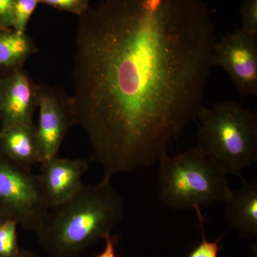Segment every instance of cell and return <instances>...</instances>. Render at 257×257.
I'll return each mask as SVG.
<instances>
[{
  "instance_id": "1",
  "label": "cell",
  "mask_w": 257,
  "mask_h": 257,
  "mask_svg": "<svg viewBox=\"0 0 257 257\" xmlns=\"http://www.w3.org/2000/svg\"><path fill=\"white\" fill-rule=\"evenodd\" d=\"M216 41L203 0H101L79 17L71 100L102 180L151 167L197 119Z\"/></svg>"
},
{
  "instance_id": "2",
  "label": "cell",
  "mask_w": 257,
  "mask_h": 257,
  "mask_svg": "<svg viewBox=\"0 0 257 257\" xmlns=\"http://www.w3.org/2000/svg\"><path fill=\"white\" fill-rule=\"evenodd\" d=\"M124 201L103 181L85 185L67 202L50 208L35 234L48 257H79L122 221Z\"/></svg>"
},
{
  "instance_id": "3",
  "label": "cell",
  "mask_w": 257,
  "mask_h": 257,
  "mask_svg": "<svg viewBox=\"0 0 257 257\" xmlns=\"http://www.w3.org/2000/svg\"><path fill=\"white\" fill-rule=\"evenodd\" d=\"M197 147L226 175H241L257 162V115L237 101L203 106Z\"/></svg>"
},
{
  "instance_id": "4",
  "label": "cell",
  "mask_w": 257,
  "mask_h": 257,
  "mask_svg": "<svg viewBox=\"0 0 257 257\" xmlns=\"http://www.w3.org/2000/svg\"><path fill=\"white\" fill-rule=\"evenodd\" d=\"M160 201L171 209H200L224 202L231 189L227 175L197 146L160 160Z\"/></svg>"
},
{
  "instance_id": "5",
  "label": "cell",
  "mask_w": 257,
  "mask_h": 257,
  "mask_svg": "<svg viewBox=\"0 0 257 257\" xmlns=\"http://www.w3.org/2000/svg\"><path fill=\"white\" fill-rule=\"evenodd\" d=\"M49 209L37 175L0 158V214L35 232Z\"/></svg>"
},
{
  "instance_id": "6",
  "label": "cell",
  "mask_w": 257,
  "mask_h": 257,
  "mask_svg": "<svg viewBox=\"0 0 257 257\" xmlns=\"http://www.w3.org/2000/svg\"><path fill=\"white\" fill-rule=\"evenodd\" d=\"M212 66L224 69L241 95H256V38L241 29L225 34L214 44Z\"/></svg>"
},
{
  "instance_id": "7",
  "label": "cell",
  "mask_w": 257,
  "mask_h": 257,
  "mask_svg": "<svg viewBox=\"0 0 257 257\" xmlns=\"http://www.w3.org/2000/svg\"><path fill=\"white\" fill-rule=\"evenodd\" d=\"M36 125L40 164L58 155L62 142L75 125L71 96L57 88L40 85Z\"/></svg>"
},
{
  "instance_id": "8",
  "label": "cell",
  "mask_w": 257,
  "mask_h": 257,
  "mask_svg": "<svg viewBox=\"0 0 257 257\" xmlns=\"http://www.w3.org/2000/svg\"><path fill=\"white\" fill-rule=\"evenodd\" d=\"M0 78V120L2 126L33 121L38 106L39 88L23 67L5 68Z\"/></svg>"
},
{
  "instance_id": "9",
  "label": "cell",
  "mask_w": 257,
  "mask_h": 257,
  "mask_svg": "<svg viewBox=\"0 0 257 257\" xmlns=\"http://www.w3.org/2000/svg\"><path fill=\"white\" fill-rule=\"evenodd\" d=\"M40 165L37 177L50 208L67 202L82 189L83 177L89 167L87 160L62 158L58 155Z\"/></svg>"
},
{
  "instance_id": "10",
  "label": "cell",
  "mask_w": 257,
  "mask_h": 257,
  "mask_svg": "<svg viewBox=\"0 0 257 257\" xmlns=\"http://www.w3.org/2000/svg\"><path fill=\"white\" fill-rule=\"evenodd\" d=\"M239 190L230 191L224 201L225 219L240 237L251 239L257 236V182H248L242 178Z\"/></svg>"
},
{
  "instance_id": "11",
  "label": "cell",
  "mask_w": 257,
  "mask_h": 257,
  "mask_svg": "<svg viewBox=\"0 0 257 257\" xmlns=\"http://www.w3.org/2000/svg\"><path fill=\"white\" fill-rule=\"evenodd\" d=\"M0 148L5 159L24 170L32 171L34 165L40 164L34 122L2 126Z\"/></svg>"
},
{
  "instance_id": "12",
  "label": "cell",
  "mask_w": 257,
  "mask_h": 257,
  "mask_svg": "<svg viewBox=\"0 0 257 257\" xmlns=\"http://www.w3.org/2000/svg\"><path fill=\"white\" fill-rule=\"evenodd\" d=\"M37 51L35 42L26 33H19L13 29H0V67H23Z\"/></svg>"
},
{
  "instance_id": "13",
  "label": "cell",
  "mask_w": 257,
  "mask_h": 257,
  "mask_svg": "<svg viewBox=\"0 0 257 257\" xmlns=\"http://www.w3.org/2000/svg\"><path fill=\"white\" fill-rule=\"evenodd\" d=\"M18 223L6 219L0 224V257H18L21 248L18 239Z\"/></svg>"
},
{
  "instance_id": "14",
  "label": "cell",
  "mask_w": 257,
  "mask_h": 257,
  "mask_svg": "<svg viewBox=\"0 0 257 257\" xmlns=\"http://www.w3.org/2000/svg\"><path fill=\"white\" fill-rule=\"evenodd\" d=\"M39 4V0H15L13 30L26 33L29 21Z\"/></svg>"
},
{
  "instance_id": "15",
  "label": "cell",
  "mask_w": 257,
  "mask_h": 257,
  "mask_svg": "<svg viewBox=\"0 0 257 257\" xmlns=\"http://www.w3.org/2000/svg\"><path fill=\"white\" fill-rule=\"evenodd\" d=\"M197 212L201 231H202V241L189 251L187 257H218L221 246L220 242L224 238V234L221 235L215 241H208L206 239L204 229V216L201 213L200 209H194Z\"/></svg>"
},
{
  "instance_id": "16",
  "label": "cell",
  "mask_w": 257,
  "mask_h": 257,
  "mask_svg": "<svg viewBox=\"0 0 257 257\" xmlns=\"http://www.w3.org/2000/svg\"><path fill=\"white\" fill-rule=\"evenodd\" d=\"M241 30L257 39V0H243L240 10Z\"/></svg>"
},
{
  "instance_id": "17",
  "label": "cell",
  "mask_w": 257,
  "mask_h": 257,
  "mask_svg": "<svg viewBox=\"0 0 257 257\" xmlns=\"http://www.w3.org/2000/svg\"><path fill=\"white\" fill-rule=\"evenodd\" d=\"M40 3L81 17L89 8L91 0H39Z\"/></svg>"
},
{
  "instance_id": "18",
  "label": "cell",
  "mask_w": 257,
  "mask_h": 257,
  "mask_svg": "<svg viewBox=\"0 0 257 257\" xmlns=\"http://www.w3.org/2000/svg\"><path fill=\"white\" fill-rule=\"evenodd\" d=\"M15 0H0V29H13Z\"/></svg>"
},
{
  "instance_id": "19",
  "label": "cell",
  "mask_w": 257,
  "mask_h": 257,
  "mask_svg": "<svg viewBox=\"0 0 257 257\" xmlns=\"http://www.w3.org/2000/svg\"><path fill=\"white\" fill-rule=\"evenodd\" d=\"M119 236L116 234H109L104 239V248L99 254L94 257H117V245Z\"/></svg>"
},
{
  "instance_id": "20",
  "label": "cell",
  "mask_w": 257,
  "mask_h": 257,
  "mask_svg": "<svg viewBox=\"0 0 257 257\" xmlns=\"http://www.w3.org/2000/svg\"><path fill=\"white\" fill-rule=\"evenodd\" d=\"M18 257H40L37 253L33 252L32 251L25 249V248H21L20 255Z\"/></svg>"
},
{
  "instance_id": "21",
  "label": "cell",
  "mask_w": 257,
  "mask_h": 257,
  "mask_svg": "<svg viewBox=\"0 0 257 257\" xmlns=\"http://www.w3.org/2000/svg\"><path fill=\"white\" fill-rule=\"evenodd\" d=\"M4 220L5 219H1V214H0V224H1Z\"/></svg>"
}]
</instances>
